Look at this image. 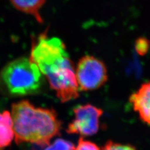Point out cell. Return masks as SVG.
Returning a JSON list of instances; mask_svg holds the SVG:
<instances>
[{"label": "cell", "instance_id": "277c9868", "mask_svg": "<svg viewBox=\"0 0 150 150\" xmlns=\"http://www.w3.org/2000/svg\"><path fill=\"white\" fill-rule=\"evenodd\" d=\"M75 74L79 90L81 91L97 90L108 80V70L105 63L90 55L84 56L79 60Z\"/></svg>", "mask_w": 150, "mask_h": 150}, {"label": "cell", "instance_id": "9c48e42d", "mask_svg": "<svg viewBox=\"0 0 150 150\" xmlns=\"http://www.w3.org/2000/svg\"><path fill=\"white\" fill-rule=\"evenodd\" d=\"M74 145L69 141L62 138L56 139L51 144H48L44 150H74Z\"/></svg>", "mask_w": 150, "mask_h": 150}, {"label": "cell", "instance_id": "ba28073f", "mask_svg": "<svg viewBox=\"0 0 150 150\" xmlns=\"http://www.w3.org/2000/svg\"><path fill=\"white\" fill-rule=\"evenodd\" d=\"M13 123L10 112H0V150L9 146L14 138Z\"/></svg>", "mask_w": 150, "mask_h": 150}, {"label": "cell", "instance_id": "7a4b0ae2", "mask_svg": "<svg viewBox=\"0 0 150 150\" xmlns=\"http://www.w3.org/2000/svg\"><path fill=\"white\" fill-rule=\"evenodd\" d=\"M11 118L15 142L36 144L43 147L59 134L62 123L54 110L36 108L30 101L13 103Z\"/></svg>", "mask_w": 150, "mask_h": 150}, {"label": "cell", "instance_id": "8992f818", "mask_svg": "<svg viewBox=\"0 0 150 150\" xmlns=\"http://www.w3.org/2000/svg\"><path fill=\"white\" fill-rule=\"evenodd\" d=\"M129 102L141 120L150 125V81L142 84L130 96Z\"/></svg>", "mask_w": 150, "mask_h": 150}, {"label": "cell", "instance_id": "52a82bcc", "mask_svg": "<svg viewBox=\"0 0 150 150\" xmlns=\"http://www.w3.org/2000/svg\"><path fill=\"white\" fill-rule=\"evenodd\" d=\"M12 5L18 11L33 16L36 20L43 23L40 10L45 4L46 0H9Z\"/></svg>", "mask_w": 150, "mask_h": 150}, {"label": "cell", "instance_id": "30bf717a", "mask_svg": "<svg viewBox=\"0 0 150 150\" xmlns=\"http://www.w3.org/2000/svg\"><path fill=\"white\" fill-rule=\"evenodd\" d=\"M150 48V41L144 38H139L135 42V49L137 52L139 54L143 56L146 54Z\"/></svg>", "mask_w": 150, "mask_h": 150}, {"label": "cell", "instance_id": "8fae6325", "mask_svg": "<svg viewBox=\"0 0 150 150\" xmlns=\"http://www.w3.org/2000/svg\"><path fill=\"white\" fill-rule=\"evenodd\" d=\"M102 150H137L133 146L130 144L115 143L108 141L105 144Z\"/></svg>", "mask_w": 150, "mask_h": 150}, {"label": "cell", "instance_id": "3957f363", "mask_svg": "<svg viewBox=\"0 0 150 150\" xmlns=\"http://www.w3.org/2000/svg\"><path fill=\"white\" fill-rule=\"evenodd\" d=\"M0 83L11 96L33 95L43 83L38 66L26 58H20L8 63L0 73Z\"/></svg>", "mask_w": 150, "mask_h": 150}, {"label": "cell", "instance_id": "6da1fadb", "mask_svg": "<svg viewBox=\"0 0 150 150\" xmlns=\"http://www.w3.org/2000/svg\"><path fill=\"white\" fill-rule=\"evenodd\" d=\"M30 59L46 76L62 103L79 96L74 65L62 40L46 35L39 37L31 45Z\"/></svg>", "mask_w": 150, "mask_h": 150}, {"label": "cell", "instance_id": "7c38bea8", "mask_svg": "<svg viewBox=\"0 0 150 150\" xmlns=\"http://www.w3.org/2000/svg\"><path fill=\"white\" fill-rule=\"evenodd\" d=\"M74 150H101L98 145L90 141L80 138L78 140L77 146Z\"/></svg>", "mask_w": 150, "mask_h": 150}, {"label": "cell", "instance_id": "5b68a950", "mask_svg": "<svg viewBox=\"0 0 150 150\" xmlns=\"http://www.w3.org/2000/svg\"><path fill=\"white\" fill-rule=\"evenodd\" d=\"M74 119L67 129L68 134L90 137L98 133L103 111L91 104L78 105L73 109Z\"/></svg>", "mask_w": 150, "mask_h": 150}]
</instances>
